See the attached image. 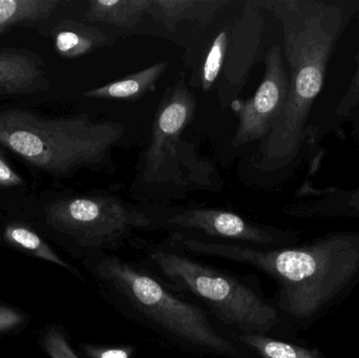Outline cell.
I'll use <instances>...</instances> for the list:
<instances>
[{"instance_id":"6da1fadb","label":"cell","mask_w":359,"mask_h":358,"mask_svg":"<svg viewBox=\"0 0 359 358\" xmlns=\"http://www.w3.org/2000/svg\"><path fill=\"white\" fill-rule=\"evenodd\" d=\"M282 27L288 63L286 105L259 145L255 167L266 176L288 172L307 136L312 107L322 92L339 39L359 13V0H261Z\"/></svg>"},{"instance_id":"7a4b0ae2","label":"cell","mask_w":359,"mask_h":358,"mask_svg":"<svg viewBox=\"0 0 359 358\" xmlns=\"http://www.w3.org/2000/svg\"><path fill=\"white\" fill-rule=\"evenodd\" d=\"M179 242L196 254L244 263L271 275L280 284L278 306L302 321L318 317L359 277V231L274 250L183 237Z\"/></svg>"},{"instance_id":"3957f363","label":"cell","mask_w":359,"mask_h":358,"mask_svg":"<svg viewBox=\"0 0 359 358\" xmlns=\"http://www.w3.org/2000/svg\"><path fill=\"white\" fill-rule=\"evenodd\" d=\"M124 135L120 122L93 121L88 113L48 118L23 109L0 111V145L56 179L105 170Z\"/></svg>"},{"instance_id":"277c9868","label":"cell","mask_w":359,"mask_h":358,"mask_svg":"<svg viewBox=\"0 0 359 358\" xmlns=\"http://www.w3.org/2000/svg\"><path fill=\"white\" fill-rule=\"evenodd\" d=\"M194 113L196 100L182 74L158 107L151 141L137 177L139 184L156 189L221 191L213 164L198 155L196 145L183 140Z\"/></svg>"},{"instance_id":"5b68a950","label":"cell","mask_w":359,"mask_h":358,"mask_svg":"<svg viewBox=\"0 0 359 358\" xmlns=\"http://www.w3.org/2000/svg\"><path fill=\"white\" fill-rule=\"evenodd\" d=\"M97 273L149 319L172 336L201 348L236 355V347L217 333L200 309L179 300L157 280L117 256H107Z\"/></svg>"},{"instance_id":"8992f818","label":"cell","mask_w":359,"mask_h":358,"mask_svg":"<svg viewBox=\"0 0 359 358\" xmlns=\"http://www.w3.org/2000/svg\"><path fill=\"white\" fill-rule=\"evenodd\" d=\"M149 258L170 281L202 298L225 323L244 333L264 334L280 323L273 307L228 275L177 252L154 249Z\"/></svg>"},{"instance_id":"52a82bcc","label":"cell","mask_w":359,"mask_h":358,"mask_svg":"<svg viewBox=\"0 0 359 358\" xmlns=\"http://www.w3.org/2000/svg\"><path fill=\"white\" fill-rule=\"evenodd\" d=\"M46 222L84 248L111 247L133 231L154 227L147 212L114 195L65 198L48 204Z\"/></svg>"},{"instance_id":"ba28073f","label":"cell","mask_w":359,"mask_h":358,"mask_svg":"<svg viewBox=\"0 0 359 358\" xmlns=\"http://www.w3.org/2000/svg\"><path fill=\"white\" fill-rule=\"evenodd\" d=\"M288 94L289 74L284 54L280 44H274L266 54L265 74L255 94L247 100L234 99L230 103L238 119L232 146L262 142L280 118Z\"/></svg>"},{"instance_id":"9c48e42d","label":"cell","mask_w":359,"mask_h":358,"mask_svg":"<svg viewBox=\"0 0 359 358\" xmlns=\"http://www.w3.org/2000/svg\"><path fill=\"white\" fill-rule=\"evenodd\" d=\"M262 10L261 0L244 2L240 17L230 25L229 42L219 82V99L223 103L241 90L252 67L263 35Z\"/></svg>"},{"instance_id":"30bf717a","label":"cell","mask_w":359,"mask_h":358,"mask_svg":"<svg viewBox=\"0 0 359 358\" xmlns=\"http://www.w3.org/2000/svg\"><path fill=\"white\" fill-rule=\"evenodd\" d=\"M166 223L179 228L201 231L210 237L268 245L278 242L284 233L249 222L234 212L215 208H192L174 214Z\"/></svg>"},{"instance_id":"8fae6325","label":"cell","mask_w":359,"mask_h":358,"mask_svg":"<svg viewBox=\"0 0 359 358\" xmlns=\"http://www.w3.org/2000/svg\"><path fill=\"white\" fill-rule=\"evenodd\" d=\"M299 201L290 204L284 212L297 218L359 219V187L316 188L304 183L297 193Z\"/></svg>"},{"instance_id":"7c38bea8","label":"cell","mask_w":359,"mask_h":358,"mask_svg":"<svg viewBox=\"0 0 359 358\" xmlns=\"http://www.w3.org/2000/svg\"><path fill=\"white\" fill-rule=\"evenodd\" d=\"M48 86L44 63L39 57L25 50L0 52V97L33 94Z\"/></svg>"},{"instance_id":"4fadbf2b","label":"cell","mask_w":359,"mask_h":358,"mask_svg":"<svg viewBox=\"0 0 359 358\" xmlns=\"http://www.w3.org/2000/svg\"><path fill=\"white\" fill-rule=\"evenodd\" d=\"M230 4L229 0H153L149 15L175 32L183 22H211Z\"/></svg>"},{"instance_id":"5bb4252c","label":"cell","mask_w":359,"mask_h":358,"mask_svg":"<svg viewBox=\"0 0 359 358\" xmlns=\"http://www.w3.org/2000/svg\"><path fill=\"white\" fill-rule=\"evenodd\" d=\"M168 69V61H160L117 81L88 90L83 96L90 99L132 102L155 90L158 81Z\"/></svg>"},{"instance_id":"9a60e30c","label":"cell","mask_w":359,"mask_h":358,"mask_svg":"<svg viewBox=\"0 0 359 358\" xmlns=\"http://www.w3.org/2000/svg\"><path fill=\"white\" fill-rule=\"evenodd\" d=\"M54 43L60 56L74 59L86 56L98 48L111 46L114 40L104 32L92 25L67 20L55 29Z\"/></svg>"},{"instance_id":"2e32d148","label":"cell","mask_w":359,"mask_h":358,"mask_svg":"<svg viewBox=\"0 0 359 358\" xmlns=\"http://www.w3.org/2000/svg\"><path fill=\"white\" fill-rule=\"evenodd\" d=\"M153 0H93L86 20L116 27H135L149 14Z\"/></svg>"},{"instance_id":"e0dca14e","label":"cell","mask_w":359,"mask_h":358,"mask_svg":"<svg viewBox=\"0 0 359 358\" xmlns=\"http://www.w3.org/2000/svg\"><path fill=\"white\" fill-rule=\"evenodd\" d=\"M59 4V0H0V35L21 23L46 18Z\"/></svg>"},{"instance_id":"ac0fdd59","label":"cell","mask_w":359,"mask_h":358,"mask_svg":"<svg viewBox=\"0 0 359 358\" xmlns=\"http://www.w3.org/2000/svg\"><path fill=\"white\" fill-rule=\"evenodd\" d=\"M238 340L263 358H324L318 351L273 340L264 334L243 333Z\"/></svg>"},{"instance_id":"d6986e66","label":"cell","mask_w":359,"mask_h":358,"mask_svg":"<svg viewBox=\"0 0 359 358\" xmlns=\"http://www.w3.org/2000/svg\"><path fill=\"white\" fill-rule=\"evenodd\" d=\"M4 237L8 243L19 246L35 254L38 258L60 265L65 268L71 269V267L62 259L59 258V256L50 249V246L39 235H36L33 230L27 228L25 225L17 224V223L8 224L4 228Z\"/></svg>"},{"instance_id":"ffe728a7","label":"cell","mask_w":359,"mask_h":358,"mask_svg":"<svg viewBox=\"0 0 359 358\" xmlns=\"http://www.w3.org/2000/svg\"><path fill=\"white\" fill-rule=\"evenodd\" d=\"M229 36L230 27H224L213 38L207 50L200 75V85L203 92H209L219 79L225 62Z\"/></svg>"},{"instance_id":"44dd1931","label":"cell","mask_w":359,"mask_h":358,"mask_svg":"<svg viewBox=\"0 0 359 358\" xmlns=\"http://www.w3.org/2000/svg\"><path fill=\"white\" fill-rule=\"evenodd\" d=\"M359 105V50L356 56V69L352 76L349 86L343 98L339 101L335 109V115L339 119L348 117Z\"/></svg>"},{"instance_id":"7402d4cb","label":"cell","mask_w":359,"mask_h":358,"mask_svg":"<svg viewBox=\"0 0 359 358\" xmlns=\"http://www.w3.org/2000/svg\"><path fill=\"white\" fill-rule=\"evenodd\" d=\"M44 346L52 358H78L58 330L50 329L46 332Z\"/></svg>"},{"instance_id":"603a6c76","label":"cell","mask_w":359,"mask_h":358,"mask_svg":"<svg viewBox=\"0 0 359 358\" xmlns=\"http://www.w3.org/2000/svg\"><path fill=\"white\" fill-rule=\"evenodd\" d=\"M25 184L20 174L15 172L11 164L0 153V187L14 188Z\"/></svg>"},{"instance_id":"cb8c5ba5","label":"cell","mask_w":359,"mask_h":358,"mask_svg":"<svg viewBox=\"0 0 359 358\" xmlns=\"http://www.w3.org/2000/svg\"><path fill=\"white\" fill-rule=\"evenodd\" d=\"M90 358H130L133 350L130 348L86 349Z\"/></svg>"},{"instance_id":"d4e9b609","label":"cell","mask_w":359,"mask_h":358,"mask_svg":"<svg viewBox=\"0 0 359 358\" xmlns=\"http://www.w3.org/2000/svg\"><path fill=\"white\" fill-rule=\"evenodd\" d=\"M22 322V317L8 309H0V331L11 329Z\"/></svg>"}]
</instances>
